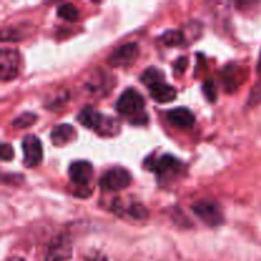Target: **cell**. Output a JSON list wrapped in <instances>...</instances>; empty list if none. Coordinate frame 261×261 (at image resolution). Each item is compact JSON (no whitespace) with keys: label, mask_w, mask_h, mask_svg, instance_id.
<instances>
[{"label":"cell","mask_w":261,"mask_h":261,"mask_svg":"<svg viewBox=\"0 0 261 261\" xmlns=\"http://www.w3.org/2000/svg\"><path fill=\"white\" fill-rule=\"evenodd\" d=\"M132 182L129 171L122 167H112L99 178V186L105 191H120L126 189Z\"/></svg>","instance_id":"cell-5"},{"label":"cell","mask_w":261,"mask_h":261,"mask_svg":"<svg viewBox=\"0 0 261 261\" xmlns=\"http://www.w3.org/2000/svg\"><path fill=\"white\" fill-rule=\"evenodd\" d=\"M69 180L76 186L89 185L93 177V166L88 161H75L69 166Z\"/></svg>","instance_id":"cell-10"},{"label":"cell","mask_w":261,"mask_h":261,"mask_svg":"<svg viewBox=\"0 0 261 261\" xmlns=\"http://www.w3.org/2000/svg\"><path fill=\"white\" fill-rule=\"evenodd\" d=\"M50 138L53 140L54 145L61 147V145H65L76 139V130L69 124L58 125V126L51 130Z\"/></svg>","instance_id":"cell-13"},{"label":"cell","mask_w":261,"mask_h":261,"mask_svg":"<svg viewBox=\"0 0 261 261\" xmlns=\"http://www.w3.org/2000/svg\"><path fill=\"white\" fill-rule=\"evenodd\" d=\"M167 119L173 126L178 129H191L195 124V116L186 107H177L167 114Z\"/></svg>","instance_id":"cell-12"},{"label":"cell","mask_w":261,"mask_h":261,"mask_svg":"<svg viewBox=\"0 0 261 261\" xmlns=\"http://www.w3.org/2000/svg\"><path fill=\"white\" fill-rule=\"evenodd\" d=\"M145 101L142 94L134 88H129L122 92L116 102V110L121 115L132 117V120L144 115Z\"/></svg>","instance_id":"cell-3"},{"label":"cell","mask_w":261,"mask_h":261,"mask_svg":"<svg viewBox=\"0 0 261 261\" xmlns=\"http://www.w3.org/2000/svg\"><path fill=\"white\" fill-rule=\"evenodd\" d=\"M186 65H188V59H178L177 60V63L175 64V70L177 71V73H181V71H184L185 70V68H186Z\"/></svg>","instance_id":"cell-20"},{"label":"cell","mask_w":261,"mask_h":261,"mask_svg":"<svg viewBox=\"0 0 261 261\" xmlns=\"http://www.w3.org/2000/svg\"><path fill=\"white\" fill-rule=\"evenodd\" d=\"M86 261H107V259L103 255H93V256L87 257Z\"/></svg>","instance_id":"cell-21"},{"label":"cell","mask_w":261,"mask_h":261,"mask_svg":"<svg viewBox=\"0 0 261 261\" xmlns=\"http://www.w3.org/2000/svg\"><path fill=\"white\" fill-rule=\"evenodd\" d=\"M20 69V55L14 48H2L0 51V79L2 82L17 78Z\"/></svg>","instance_id":"cell-6"},{"label":"cell","mask_w":261,"mask_h":261,"mask_svg":"<svg viewBox=\"0 0 261 261\" xmlns=\"http://www.w3.org/2000/svg\"><path fill=\"white\" fill-rule=\"evenodd\" d=\"M71 255H73V246L68 237L59 236L48 245L45 261H69Z\"/></svg>","instance_id":"cell-9"},{"label":"cell","mask_w":261,"mask_h":261,"mask_svg":"<svg viewBox=\"0 0 261 261\" xmlns=\"http://www.w3.org/2000/svg\"><path fill=\"white\" fill-rule=\"evenodd\" d=\"M144 167L155 173L158 182L166 185L180 177L185 170V165L171 154H162L160 157L152 154L144 161Z\"/></svg>","instance_id":"cell-1"},{"label":"cell","mask_w":261,"mask_h":261,"mask_svg":"<svg viewBox=\"0 0 261 261\" xmlns=\"http://www.w3.org/2000/svg\"><path fill=\"white\" fill-rule=\"evenodd\" d=\"M139 46L135 42L125 43L117 47L107 59V63L114 68H125L134 63L139 56Z\"/></svg>","instance_id":"cell-7"},{"label":"cell","mask_w":261,"mask_h":261,"mask_svg":"<svg viewBox=\"0 0 261 261\" xmlns=\"http://www.w3.org/2000/svg\"><path fill=\"white\" fill-rule=\"evenodd\" d=\"M127 213L134 219H143L148 216L147 209L143 205H140V204H132L129 209H127Z\"/></svg>","instance_id":"cell-17"},{"label":"cell","mask_w":261,"mask_h":261,"mask_svg":"<svg viewBox=\"0 0 261 261\" xmlns=\"http://www.w3.org/2000/svg\"><path fill=\"white\" fill-rule=\"evenodd\" d=\"M36 119H37V116H36L35 114H31V112H24V114H22L20 116H18L17 119H14L12 121V125L13 127H15V129H25V127L31 126V125L35 124Z\"/></svg>","instance_id":"cell-16"},{"label":"cell","mask_w":261,"mask_h":261,"mask_svg":"<svg viewBox=\"0 0 261 261\" xmlns=\"http://www.w3.org/2000/svg\"><path fill=\"white\" fill-rule=\"evenodd\" d=\"M203 91L208 101L216 102L217 99V88L213 81H206L203 86Z\"/></svg>","instance_id":"cell-18"},{"label":"cell","mask_w":261,"mask_h":261,"mask_svg":"<svg viewBox=\"0 0 261 261\" xmlns=\"http://www.w3.org/2000/svg\"><path fill=\"white\" fill-rule=\"evenodd\" d=\"M257 70L261 73V54H260V59H259V66H257Z\"/></svg>","instance_id":"cell-22"},{"label":"cell","mask_w":261,"mask_h":261,"mask_svg":"<svg viewBox=\"0 0 261 261\" xmlns=\"http://www.w3.org/2000/svg\"><path fill=\"white\" fill-rule=\"evenodd\" d=\"M0 152H2V161H12L14 158V150H13L12 145L8 144V143H3L2 148H0Z\"/></svg>","instance_id":"cell-19"},{"label":"cell","mask_w":261,"mask_h":261,"mask_svg":"<svg viewBox=\"0 0 261 261\" xmlns=\"http://www.w3.org/2000/svg\"><path fill=\"white\" fill-rule=\"evenodd\" d=\"M193 212L204 224L209 227H218L224 222L223 212L221 206L214 201H198L193 205Z\"/></svg>","instance_id":"cell-4"},{"label":"cell","mask_w":261,"mask_h":261,"mask_svg":"<svg viewBox=\"0 0 261 261\" xmlns=\"http://www.w3.org/2000/svg\"><path fill=\"white\" fill-rule=\"evenodd\" d=\"M148 89H149L152 98L158 103H168L177 97V91H176L175 87L166 83L165 78L150 84Z\"/></svg>","instance_id":"cell-11"},{"label":"cell","mask_w":261,"mask_h":261,"mask_svg":"<svg viewBox=\"0 0 261 261\" xmlns=\"http://www.w3.org/2000/svg\"><path fill=\"white\" fill-rule=\"evenodd\" d=\"M23 148V163L25 167L32 168L41 163L43 157L42 144L40 139L35 135H27L22 142Z\"/></svg>","instance_id":"cell-8"},{"label":"cell","mask_w":261,"mask_h":261,"mask_svg":"<svg viewBox=\"0 0 261 261\" xmlns=\"http://www.w3.org/2000/svg\"><path fill=\"white\" fill-rule=\"evenodd\" d=\"M58 17L63 18V19L68 20V22H74V20L78 19L79 12L73 4H69V3H65V4L60 5L58 8Z\"/></svg>","instance_id":"cell-14"},{"label":"cell","mask_w":261,"mask_h":261,"mask_svg":"<svg viewBox=\"0 0 261 261\" xmlns=\"http://www.w3.org/2000/svg\"><path fill=\"white\" fill-rule=\"evenodd\" d=\"M76 120L84 127L94 130V132L98 133L99 135H103V137H112V135H116L120 132V125L117 124L114 117L105 116V115L99 114L97 110H94L91 106L83 107L79 111Z\"/></svg>","instance_id":"cell-2"},{"label":"cell","mask_w":261,"mask_h":261,"mask_svg":"<svg viewBox=\"0 0 261 261\" xmlns=\"http://www.w3.org/2000/svg\"><path fill=\"white\" fill-rule=\"evenodd\" d=\"M162 41L163 43L167 46H180L184 45L185 35H184V32H181V31L170 30L162 36Z\"/></svg>","instance_id":"cell-15"}]
</instances>
